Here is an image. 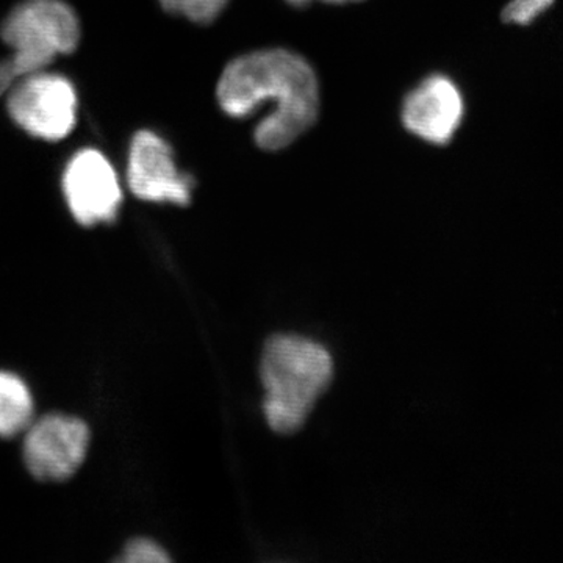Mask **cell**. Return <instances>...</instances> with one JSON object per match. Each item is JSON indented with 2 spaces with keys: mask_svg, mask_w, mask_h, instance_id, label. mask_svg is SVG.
<instances>
[{
  "mask_svg": "<svg viewBox=\"0 0 563 563\" xmlns=\"http://www.w3.org/2000/svg\"><path fill=\"white\" fill-rule=\"evenodd\" d=\"M121 561L129 563H166L169 562V555L152 540L135 539L125 547Z\"/></svg>",
  "mask_w": 563,
  "mask_h": 563,
  "instance_id": "7c38bea8",
  "label": "cell"
},
{
  "mask_svg": "<svg viewBox=\"0 0 563 563\" xmlns=\"http://www.w3.org/2000/svg\"><path fill=\"white\" fill-rule=\"evenodd\" d=\"M129 188L141 201L188 206L195 179L180 172L168 141L155 132L140 131L129 151Z\"/></svg>",
  "mask_w": 563,
  "mask_h": 563,
  "instance_id": "52a82bcc",
  "label": "cell"
},
{
  "mask_svg": "<svg viewBox=\"0 0 563 563\" xmlns=\"http://www.w3.org/2000/svg\"><path fill=\"white\" fill-rule=\"evenodd\" d=\"M77 91L73 81L46 69L22 77L7 92V110L35 139L60 141L76 128Z\"/></svg>",
  "mask_w": 563,
  "mask_h": 563,
  "instance_id": "277c9868",
  "label": "cell"
},
{
  "mask_svg": "<svg viewBox=\"0 0 563 563\" xmlns=\"http://www.w3.org/2000/svg\"><path fill=\"white\" fill-rule=\"evenodd\" d=\"M9 58L20 79L47 69L58 55L73 54L80 43L76 11L63 0H24L0 25Z\"/></svg>",
  "mask_w": 563,
  "mask_h": 563,
  "instance_id": "3957f363",
  "label": "cell"
},
{
  "mask_svg": "<svg viewBox=\"0 0 563 563\" xmlns=\"http://www.w3.org/2000/svg\"><path fill=\"white\" fill-rule=\"evenodd\" d=\"M163 10L195 24H211L231 0H158Z\"/></svg>",
  "mask_w": 563,
  "mask_h": 563,
  "instance_id": "30bf717a",
  "label": "cell"
},
{
  "mask_svg": "<svg viewBox=\"0 0 563 563\" xmlns=\"http://www.w3.org/2000/svg\"><path fill=\"white\" fill-rule=\"evenodd\" d=\"M221 110L233 120L250 118L265 103L272 110L254 129L262 151L291 146L320 114V84L310 63L296 52L265 49L229 62L217 85Z\"/></svg>",
  "mask_w": 563,
  "mask_h": 563,
  "instance_id": "6da1fadb",
  "label": "cell"
},
{
  "mask_svg": "<svg viewBox=\"0 0 563 563\" xmlns=\"http://www.w3.org/2000/svg\"><path fill=\"white\" fill-rule=\"evenodd\" d=\"M18 80H20V76H18L9 58L0 60V96H5Z\"/></svg>",
  "mask_w": 563,
  "mask_h": 563,
  "instance_id": "4fadbf2b",
  "label": "cell"
},
{
  "mask_svg": "<svg viewBox=\"0 0 563 563\" xmlns=\"http://www.w3.org/2000/svg\"><path fill=\"white\" fill-rule=\"evenodd\" d=\"M63 195L74 220L81 225L111 222L122 203L118 174L101 151L85 147L63 172Z\"/></svg>",
  "mask_w": 563,
  "mask_h": 563,
  "instance_id": "8992f818",
  "label": "cell"
},
{
  "mask_svg": "<svg viewBox=\"0 0 563 563\" xmlns=\"http://www.w3.org/2000/svg\"><path fill=\"white\" fill-rule=\"evenodd\" d=\"M554 0H512L503 11V21L529 25L539 14L553 5Z\"/></svg>",
  "mask_w": 563,
  "mask_h": 563,
  "instance_id": "8fae6325",
  "label": "cell"
},
{
  "mask_svg": "<svg viewBox=\"0 0 563 563\" xmlns=\"http://www.w3.org/2000/svg\"><path fill=\"white\" fill-rule=\"evenodd\" d=\"M312 2L313 0H310V3ZM321 2L335 3V5H343V3L363 2V0H321Z\"/></svg>",
  "mask_w": 563,
  "mask_h": 563,
  "instance_id": "5bb4252c",
  "label": "cell"
},
{
  "mask_svg": "<svg viewBox=\"0 0 563 563\" xmlns=\"http://www.w3.org/2000/svg\"><path fill=\"white\" fill-rule=\"evenodd\" d=\"M31 388L18 374L0 372V437L20 435L33 422Z\"/></svg>",
  "mask_w": 563,
  "mask_h": 563,
  "instance_id": "9c48e42d",
  "label": "cell"
},
{
  "mask_svg": "<svg viewBox=\"0 0 563 563\" xmlns=\"http://www.w3.org/2000/svg\"><path fill=\"white\" fill-rule=\"evenodd\" d=\"M465 102L457 85L443 74L421 80L404 99L401 120L412 135L433 146H444L461 128Z\"/></svg>",
  "mask_w": 563,
  "mask_h": 563,
  "instance_id": "ba28073f",
  "label": "cell"
},
{
  "mask_svg": "<svg viewBox=\"0 0 563 563\" xmlns=\"http://www.w3.org/2000/svg\"><path fill=\"white\" fill-rule=\"evenodd\" d=\"M90 440V428L80 418L46 415L25 431V466L36 479L60 483L80 468Z\"/></svg>",
  "mask_w": 563,
  "mask_h": 563,
  "instance_id": "5b68a950",
  "label": "cell"
},
{
  "mask_svg": "<svg viewBox=\"0 0 563 563\" xmlns=\"http://www.w3.org/2000/svg\"><path fill=\"white\" fill-rule=\"evenodd\" d=\"M265 417L280 433L298 431L333 376V361L320 343L295 335L273 336L262 357Z\"/></svg>",
  "mask_w": 563,
  "mask_h": 563,
  "instance_id": "7a4b0ae2",
  "label": "cell"
}]
</instances>
